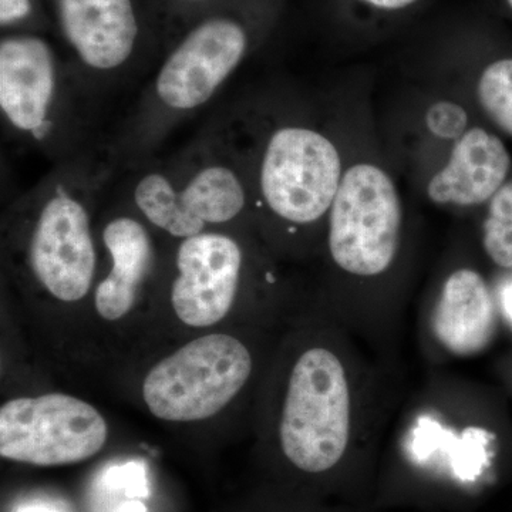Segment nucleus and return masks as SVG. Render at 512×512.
<instances>
[{"label":"nucleus","instance_id":"obj_17","mask_svg":"<svg viewBox=\"0 0 512 512\" xmlns=\"http://www.w3.org/2000/svg\"><path fill=\"white\" fill-rule=\"evenodd\" d=\"M467 123L466 110L453 101H439L427 111V127L437 137L450 140L463 136Z\"/></svg>","mask_w":512,"mask_h":512},{"label":"nucleus","instance_id":"obj_22","mask_svg":"<svg viewBox=\"0 0 512 512\" xmlns=\"http://www.w3.org/2000/svg\"><path fill=\"white\" fill-rule=\"evenodd\" d=\"M18 512H60L45 504H28L20 507Z\"/></svg>","mask_w":512,"mask_h":512},{"label":"nucleus","instance_id":"obj_18","mask_svg":"<svg viewBox=\"0 0 512 512\" xmlns=\"http://www.w3.org/2000/svg\"><path fill=\"white\" fill-rule=\"evenodd\" d=\"M106 480L110 487L123 491L131 500L148 495L146 467L138 461L110 468Z\"/></svg>","mask_w":512,"mask_h":512},{"label":"nucleus","instance_id":"obj_16","mask_svg":"<svg viewBox=\"0 0 512 512\" xmlns=\"http://www.w3.org/2000/svg\"><path fill=\"white\" fill-rule=\"evenodd\" d=\"M483 244L495 265L512 269V181L491 198Z\"/></svg>","mask_w":512,"mask_h":512},{"label":"nucleus","instance_id":"obj_4","mask_svg":"<svg viewBox=\"0 0 512 512\" xmlns=\"http://www.w3.org/2000/svg\"><path fill=\"white\" fill-rule=\"evenodd\" d=\"M107 433L99 410L69 394L20 397L0 409V456L18 463H82L99 453Z\"/></svg>","mask_w":512,"mask_h":512},{"label":"nucleus","instance_id":"obj_14","mask_svg":"<svg viewBox=\"0 0 512 512\" xmlns=\"http://www.w3.org/2000/svg\"><path fill=\"white\" fill-rule=\"evenodd\" d=\"M103 242L110 254L111 269L97 286L94 303L101 318L117 320L124 318L137 301L153 265V242L140 221L124 215L106 225Z\"/></svg>","mask_w":512,"mask_h":512},{"label":"nucleus","instance_id":"obj_1","mask_svg":"<svg viewBox=\"0 0 512 512\" xmlns=\"http://www.w3.org/2000/svg\"><path fill=\"white\" fill-rule=\"evenodd\" d=\"M350 426L345 366L328 349L306 350L293 367L279 426L286 458L305 473H325L345 456Z\"/></svg>","mask_w":512,"mask_h":512},{"label":"nucleus","instance_id":"obj_11","mask_svg":"<svg viewBox=\"0 0 512 512\" xmlns=\"http://www.w3.org/2000/svg\"><path fill=\"white\" fill-rule=\"evenodd\" d=\"M63 35L83 64L119 69L133 53L138 23L131 0H59Z\"/></svg>","mask_w":512,"mask_h":512},{"label":"nucleus","instance_id":"obj_8","mask_svg":"<svg viewBox=\"0 0 512 512\" xmlns=\"http://www.w3.org/2000/svg\"><path fill=\"white\" fill-rule=\"evenodd\" d=\"M247 47V32L235 20L201 23L161 66L154 83L157 100L174 113L200 109L237 70Z\"/></svg>","mask_w":512,"mask_h":512},{"label":"nucleus","instance_id":"obj_7","mask_svg":"<svg viewBox=\"0 0 512 512\" xmlns=\"http://www.w3.org/2000/svg\"><path fill=\"white\" fill-rule=\"evenodd\" d=\"M133 200L150 224L185 239L235 220L247 204V192L234 168L212 160L180 175L148 171L134 185Z\"/></svg>","mask_w":512,"mask_h":512},{"label":"nucleus","instance_id":"obj_10","mask_svg":"<svg viewBox=\"0 0 512 512\" xmlns=\"http://www.w3.org/2000/svg\"><path fill=\"white\" fill-rule=\"evenodd\" d=\"M59 74L53 50L36 36H9L0 43V109L22 136L42 140L52 130Z\"/></svg>","mask_w":512,"mask_h":512},{"label":"nucleus","instance_id":"obj_24","mask_svg":"<svg viewBox=\"0 0 512 512\" xmlns=\"http://www.w3.org/2000/svg\"><path fill=\"white\" fill-rule=\"evenodd\" d=\"M510 311L512 313V302L510 303Z\"/></svg>","mask_w":512,"mask_h":512},{"label":"nucleus","instance_id":"obj_20","mask_svg":"<svg viewBox=\"0 0 512 512\" xmlns=\"http://www.w3.org/2000/svg\"><path fill=\"white\" fill-rule=\"evenodd\" d=\"M365 2L380 9H402L412 5L416 0H365Z\"/></svg>","mask_w":512,"mask_h":512},{"label":"nucleus","instance_id":"obj_13","mask_svg":"<svg viewBox=\"0 0 512 512\" xmlns=\"http://www.w3.org/2000/svg\"><path fill=\"white\" fill-rule=\"evenodd\" d=\"M497 313L483 276L458 269L448 276L433 313V332L451 355L483 352L495 335Z\"/></svg>","mask_w":512,"mask_h":512},{"label":"nucleus","instance_id":"obj_12","mask_svg":"<svg viewBox=\"0 0 512 512\" xmlns=\"http://www.w3.org/2000/svg\"><path fill=\"white\" fill-rule=\"evenodd\" d=\"M510 168V153L503 141L474 127L457 141L450 161L431 178L427 192L437 204L480 205L503 187Z\"/></svg>","mask_w":512,"mask_h":512},{"label":"nucleus","instance_id":"obj_19","mask_svg":"<svg viewBox=\"0 0 512 512\" xmlns=\"http://www.w3.org/2000/svg\"><path fill=\"white\" fill-rule=\"evenodd\" d=\"M28 0H2V22L22 18L28 13Z\"/></svg>","mask_w":512,"mask_h":512},{"label":"nucleus","instance_id":"obj_2","mask_svg":"<svg viewBox=\"0 0 512 512\" xmlns=\"http://www.w3.org/2000/svg\"><path fill=\"white\" fill-rule=\"evenodd\" d=\"M252 372L244 343L229 335L192 340L148 373V410L167 421H198L220 413L241 392Z\"/></svg>","mask_w":512,"mask_h":512},{"label":"nucleus","instance_id":"obj_23","mask_svg":"<svg viewBox=\"0 0 512 512\" xmlns=\"http://www.w3.org/2000/svg\"><path fill=\"white\" fill-rule=\"evenodd\" d=\"M508 5H510V8L512 9V0H507Z\"/></svg>","mask_w":512,"mask_h":512},{"label":"nucleus","instance_id":"obj_3","mask_svg":"<svg viewBox=\"0 0 512 512\" xmlns=\"http://www.w3.org/2000/svg\"><path fill=\"white\" fill-rule=\"evenodd\" d=\"M402 218V202L386 171L372 164L353 165L330 207L333 261L352 275L383 274L396 256Z\"/></svg>","mask_w":512,"mask_h":512},{"label":"nucleus","instance_id":"obj_15","mask_svg":"<svg viewBox=\"0 0 512 512\" xmlns=\"http://www.w3.org/2000/svg\"><path fill=\"white\" fill-rule=\"evenodd\" d=\"M477 93L488 117L512 137V59L490 64L481 74Z\"/></svg>","mask_w":512,"mask_h":512},{"label":"nucleus","instance_id":"obj_9","mask_svg":"<svg viewBox=\"0 0 512 512\" xmlns=\"http://www.w3.org/2000/svg\"><path fill=\"white\" fill-rule=\"evenodd\" d=\"M242 262L241 248L228 235L204 232L183 239L171 291V302L181 322L192 328H208L224 319L237 296Z\"/></svg>","mask_w":512,"mask_h":512},{"label":"nucleus","instance_id":"obj_21","mask_svg":"<svg viewBox=\"0 0 512 512\" xmlns=\"http://www.w3.org/2000/svg\"><path fill=\"white\" fill-rule=\"evenodd\" d=\"M114 512H147V507L141 501L131 500L120 504Z\"/></svg>","mask_w":512,"mask_h":512},{"label":"nucleus","instance_id":"obj_5","mask_svg":"<svg viewBox=\"0 0 512 512\" xmlns=\"http://www.w3.org/2000/svg\"><path fill=\"white\" fill-rule=\"evenodd\" d=\"M40 194L28 245L30 271L59 301H80L92 288L97 262L87 191L63 180Z\"/></svg>","mask_w":512,"mask_h":512},{"label":"nucleus","instance_id":"obj_6","mask_svg":"<svg viewBox=\"0 0 512 512\" xmlns=\"http://www.w3.org/2000/svg\"><path fill=\"white\" fill-rule=\"evenodd\" d=\"M342 181V161L328 137L306 127H282L262 157V195L268 207L293 224L318 221L332 207Z\"/></svg>","mask_w":512,"mask_h":512}]
</instances>
